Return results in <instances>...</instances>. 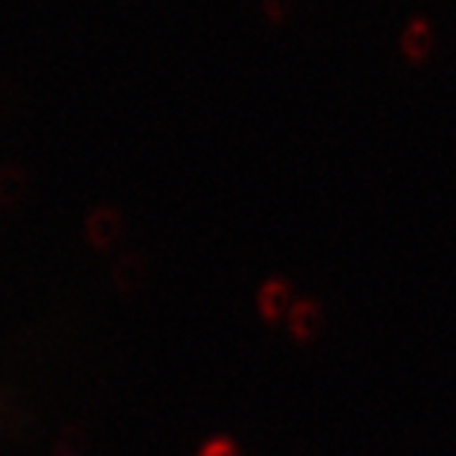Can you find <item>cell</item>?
Listing matches in <instances>:
<instances>
[{
  "label": "cell",
  "mask_w": 456,
  "mask_h": 456,
  "mask_svg": "<svg viewBox=\"0 0 456 456\" xmlns=\"http://www.w3.org/2000/svg\"><path fill=\"white\" fill-rule=\"evenodd\" d=\"M431 46H434L431 23L421 16H413L408 20L403 36H401V49L406 53V59L413 61V64H421L426 56L431 53Z\"/></svg>",
  "instance_id": "cell-1"
},
{
  "label": "cell",
  "mask_w": 456,
  "mask_h": 456,
  "mask_svg": "<svg viewBox=\"0 0 456 456\" xmlns=\"http://www.w3.org/2000/svg\"><path fill=\"white\" fill-rule=\"evenodd\" d=\"M312 325H314V310H312L310 305H302L299 312H297V327H299L302 335H310Z\"/></svg>",
  "instance_id": "cell-2"
}]
</instances>
